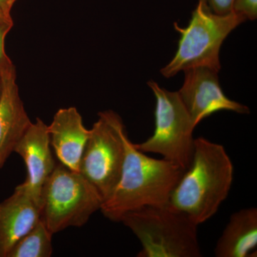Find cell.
<instances>
[{
	"label": "cell",
	"instance_id": "7a4b0ae2",
	"mask_svg": "<svg viewBox=\"0 0 257 257\" xmlns=\"http://www.w3.org/2000/svg\"><path fill=\"white\" fill-rule=\"evenodd\" d=\"M185 170L170 161L152 158L140 151L127 135L119 182L100 210L109 220L119 222L130 211L150 206H164Z\"/></svg>",
	"mask_w": 257,
	"mask_h": 257
},
{
	"label": "cell",
	"instance_id": "7c38bea8",
	"mask_svg": "<svg viewBox=\"0 0 257 257\" xmlns=\"http://www.w3.org/2000/svg\"><path fill=\"white\" fill-rule=\"evenodd\" d=\"M31 120L25 110L16 82V71L2 77L0 94V170L14 152Z\"/></svg>",
	"mask_w": 257,
	"mask_h": 257
},
{
	"label": "cell",
	"instance_id": "e0dca14e",
	"mask_svg": "<svg viewBox=\"0 0 257 257\" xmlns=\"http://www.w3.org/2000/svg\"><path fill=\"white\" fill-rule=\"evenodd\" d=\"M234 0H206L213 13L219 15L228 14L233 11Z\"/></svg>",
	"mask_w": 257,
	"mask_h": 257
},
{
	"label": "cell",
	"instance_id": "ac0fdd59",
	"mask_svg": "<svg viewBox=\"0 0 257 257\" xmlns=\"http://www.w3.org/2000/svg\"><path fill=\"white\" fill-rule=\"evenodd\" d=\"M18 0H0V10L8 15H11L12 9Z\"/></svg>",
	"mask_w": 257,
	"mask_h": 257
},
{
	"label": "cell",
	"instance_id": "9a60e30c",
	"mask_svg": "<svg viewBox=\"0 0 257 257\" xmlns=\"http://www.w3.org/2000/svg\"><path fill=\"white\" fill-rule=\"evenodd\" d=\"M14 26V23L0 24V77L15 70L14 64L5 52V42L7 35Z\"/></svg>",
	"mask_w": 257,
	"mask_h": 257
},
{
	"label": "cell",
	"instance_id": "6da1fadb",
	"mask_svg": "<svg viewBox=\"0 0 257 257\" xmlns=\"http://www.w3.org/2000/svg\"><path fill=\"white\" fill-rule=\"evenodd\" d=\"M234 165L224 147L207 139H194L192 163L171 194L169 204L197 224L219 210L229 195Z\"/></svg>",
	"mask_w": 257,
	"mask_h": 257
},
{
	"label": "cell",
	"instance_id": "ba28073f",
	"mask_svg": "<svg viewBox=\"0 0 257 257\" xmlns=\"http://www.w3.org/2000/svg\"><path fill=\"white\" fill-rule=\"evenodd\" d=\"M184 72V83L178 93L194 126L217 111L249 113L248 106L225 95L219 84V72L207 67H194Z\"/></svg>",
	"mask_w": 257,
	"mask_h": 257
},
{
	"label": "cell",
	"instance_id": "30bf717a",
	"mask_svg": "<svg viewBox=\"0 0 257 257\" xmlns=\"http://www.w3.org/2000/svg\"><path fill=\"white\" fill-rule=\"evenodd\" d=\"M14 152L23 159L26 165L28 176L24 184L41 204L42 187L56 166L47 125L37 118L20 139Z\"/></svg>",
	"mask_w": 257,
	"mask_h": 257
},
{
	"label": "cell",
	"instance_id": "5bb4252c",
	"mask_svg": "<svg viewBox=\"0 0 257 257\" xmlns=\"http://www.w3.org/2000/svg\"><path fill=\"white\" fill-rule=\"evenodd\" d=\"M52 235L41 219L19 240L7 257H50L53 252Z\"/></svg>",
	"mask_w": 257,
	"mask_h": 257
},
{
	"label": "cell",
	"instance_id": "3957f363",
	"mask_svg": "<svg viewBox=\"0 0 257 257\" xmlns=\"http://www.w3.org/2000/svg\"><path fill=\"white\" fill-rule=\"evenodd\" d=\"M122 222L142 243L138 257H200L198 226L185 213L167 204L126 213Z\"/></svg>",
	"mask_w": 257,
	"mask_h": 257
},
{
	"label": "cell",
	"instance_id": "ffe728a7",
	"mask_svg": "<svg viewBox=\"0 0 257 257\" xmlns=\"http://www.w3.org/2000/svg\"><path fill=\"white\" fill-rule=\"evenodd\" d=\"M2 91V77H0V94H1Z\"/></svg>",
	"mask_w": 257,
	"mask_h": 257
},
{
	"label": "cell",
	"instance_id": "52a82bcc",
	"mask_svg": "<svg viewBox=\"0 0 257 257\" xmlns=\"http://www.w3.org/2000/svg\"><path fill=\"white\" fill-rule=\"evenodd\" d=\"M79 172L106 200L119 182L127 135L122 119L112 110L101 111L89 130Z\"/></svg>",
	"mask_w": 257,
	"mask_h": 257
},
{
	"label": "cell",
	"instance_id": "5b68a950",
	"mask_svg": "<svg viewBox=\"0 0 257 257\" xmlns=\"http://www.w3.org/2000/svg\"><path fill=\"white\" fill-rule=\"evenodd\" d=\"M102 203L84 176L60 162L42 187L41 219L54 234L70 226H82Z\"/></svg>",
	"mask_w": 257,
	"mask_h": 257
},
{
	"label": "cell",
	"instance_id": "2e32d148",
	"mask_svg": "<svg viewBox=\"0 0 257 257\" xmlns=\"http://www.w3.org/2000/svg\"><path fill=\"white\" fill-rule=\"evenodd\" d=\"M233 11L242 15L246 20H256L257 0H234Z\"/></svg>",
	"mask_w": 257,
	"mask_h": 257
},
{
	"label": "cell",
	"instance_id": "8fae6325",
	"mask_svg": "<svg viewBox=\"0 0 257 257\" xmlns=\"http://www.w3.org/2000/svg\"><path fill=\"white\" fill-rule=\"evenodd\" d=\"M47 130L51 147L60 163L79 172L90 131L84 126L77 108L71 106L59 109L51 124L47 125Z\"/></svg>",
	"mask_w": 257,
	"mask_h": 257
},
{
	"label": "cell",
	"instance_id": "8992f818",
	"mask_svg": "<svg viewBox=\"0 0 257 257\" xmlns=\"http://www.w3.org/2000/svg\"><path fill=\"white\" fill-rule=\"evenodd\" d=\"M156 99L155 128L152 136L135 147L145 153L158 154L186 170L194 150L196 127L178 92H171L152 80L148 82Z\"/></svg>",
	"mask_w": 257,
	"mask_h": 257
},
{
	"label": "cell",
	"instance_id": "9c48e42d",
	"mask_svg": "<svg viewBox=\"0 0 257 257\" xmlns=\"http://www.w3.org/2000/svg\"><path fill=\"white\" fill-rule=\"evenodd\" d=\"M41 219V204L25 184L0 202V257H7L17 242Z\"/></svg>",
	"mask_w": 257,
	"mask_h": 257
},
{
	"label": "cell",
	"instance_id": "d6986e66",
	"mask_svg": "<svg viewBox=\"0 0 257 257\" xmlns=\"http://www.w3.org/2000/svg\"><path fill=\"white\" fill-rule=\"evenodd\" d=\"M5 23H14L11 15H8L0 10V24Z\"/></svg>",
	"mask_w": 257,
	"mask_h": 257
},
{
	"label": "cell",
	"instance_id": "277c9868",
	"mask_svg": "<svg viewBox=\"0 0 257 257\" xmlns=\"http://www.w3.org/2000/svg\"><path fill=\"white\" fill-rule=\"evenodd\" d=\"M246 20L234 11L216 14L211 11L206 0H199L186 28L174 24L180 34L178 47L175 57L161 69V73L166 78H170L179 72L194 67H207L219 72V54L223 42Z\"/></svg>",
	"mask_w": 257,
	"mask_h": 257
},
{
	"label": "cell",
	"instance_id": "4fadbf2b",
	"mask_svg": "<svg viewBox=\"0 0 257 257\" xmlns=\"http://www.w3.org/2000/svg\"><path fill=\"white\" fill-rule=\"evenodd\" d=\"M257 209L246 208L230 216L216 242V257H250L256 252Z\"/></svg>",
	"mask_w": 257,
	"mask_h": 257
}]
</instances>
